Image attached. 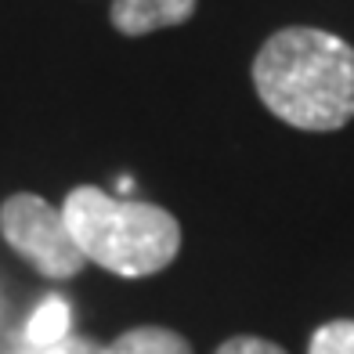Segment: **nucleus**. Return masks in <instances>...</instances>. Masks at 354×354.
Wrapping results in <instances>:
<instances>
[{
  "instance_id": "7",
  "label": "nucleus",
  "mask_w": 354,
  "mask_h": 354,
  "mask_svg": "<svg viewBox=\"0 0 354 354\" xmlns=\"http://www.w3.org/2000/svg\"><path fill=\"white\" fill-rule=\"evenodd\" d=\"M308 354H354V318H333L318 326Z\"/></svg>"
},
{
  "instance_id": "6",
  "label": "nucleus",
  "mask_w": 354,
  "mask_h": 354,
  "mask_svg": "<svg viewBox=\"0 0 354 354\" xmlns=\"http://www.w3.org/2000/svg\"><path fill=\"white\" fill-rule=\"evenodd\" d=\"M69 304L62 297H44L40 308L33 311V318L26 322V344L29 347H51L62 344L69 336Z\"/></svg>"
},
{
  "instance_id": "3",
  "label": "nucleus",
  "mask_w": 354,
  "mask_h": 354,
  "mask_svg": "<svg viewBox=\"0 0 354 354\" xmlns=\"http://www.w3.org/2000/svg\"><path fill=\"white\" fill-rule=\"evenodd\" d=\"M0 232L4 243L22 257L29 268H37L44 279H73L84 271L87 257L80 253L62 210L37 192H15L0 206Z\"/></svg>"
},
{
  "instance_id": "8",
  "label": "nucleus",
  "mask_w": 354,
  "mask_h": 354,
  "mask_svg": "<svg viewBox=\"0 0 354 354\" xmlns=\"http://www.w3.org/2000/svg\"><path fill=\"white\" fill-rule=\"evenodd\" d=\"M214 354H289V351L264 340V336H232V340H224Z\"/></svg>"
},
{
  "instance_id": "1",
  "label": "nucleus",
  "mask_w": 354,
  "mask_h": 354,
  "mask_svg": "<svg viewBox=\"0 0 354 354\" xmlns=\"http://www.w3.org/2000/svg\"><path fill=\"white\" fill-rule=\"evenodd\" d=\"M253 87L297 131H340L354 120V47L329 29H279L253 58Z\"/></svg>"
},
{
  "instance_id": "4",
  "label": "nucleus",
  "mask_w": 354,
  "mask_h": 354,
  "mask_svg": "<svg viewBox=\"0 0 354 354\" xmlns=\"http://www.w3.org/2000/svg\"><path fill=\"white\" fill-rule=\"evenodd\" d=\"M196 4L199 0H112L109 19L123 37H145L188 22L196 15Z\"/></svg>"
},
{
  "instance_id": "9",
  "label": "nucleus",
  "mask_w": 354,
  "mask_h": 354,
  "mask_svg": "<svg viewBox=\"0 0 354 354\" xmlns=\"http://www.w3.org/2000/svg\"><path fill=\"white\" fill-rule=\"evenodd\" d=\"M105 347L102 344H94L91 336H66L62 344H51V347H29L26 354H102Z\"/></svg>"
},
{
  "instance_id": "5",
  "label": "nucleus",
  "mask_w": 354,
  "mask_h": 354,
  "mask_svg": "<svg viewBox=\"0 0 354 354\" xmlns=\"http://www.w3.org/2000/svg\"><path fill=\"white\" fill-rule=\"evenodd\" d=\"M102 354H192V344L181 333L163 326H138L131 333L116 336Z\"/></svg>"
},
{
  "instance_id": "2",
  "label": "nucleus",
  "mask_w": 354,
  "mask_h": 354,
  "mask_svg": "<svg viewBox=\"0 0 354 354\" xmlns=\"http://www.w3.org/2000/svg\"><path fill=\"white\" fill-rule=\"evenodd\" d=\"M80 253L120 279H145L174 264L181 224L170 210L141 199H116L94 185L73 188L62 203Z\"/></svg>"
}]
</instances>
